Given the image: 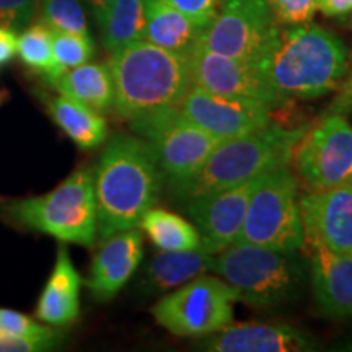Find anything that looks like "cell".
Returning <instances> with one entry per match:
<instances>
[{
  "label": "cell",
  "mask_w": 352,
  "mask_h": 352,
  "mask_svg": "<svg viewBox=\"0 0 352 352\" xmlns=\"http://www.w3.org/2000/svg\"><path fill=\"white\" fill-rule=\"evenodd\" d=\"M236 292L226 280L197 276L152 307L162 328L179 338H206L233 323Z\"/></svg>",
  "instance_id": "obj_8"
},
{
  "label": "cell",
  "mask_w": 352,
  "mask_h": 352,
  "mask_svg": "<svg viewBox=\"0 0 352 352\" xmlns=\"http://www.w3.org/2000/svg\"><path fill=\"white\" fill-rule=\"evenodd\" d=\"M303 241H316L336 253L352 254V184L302 196Z\"/></svg>",
  "instance_id": "obj_15"
},
{
  "label": "cell",
  "mask_w": 352,
  "mask_h": 352,
  "mask_svg": "<svg viewBox=\"0 0 352 352\" xmlns=\"http://www.w3.org/2000/svg\"><path fill=\"white\" fill-rule=\"evenodd\" d=\"M329 113L349 114L352 113V52L347 56V67L342 80L338 87V95L334 96Z\"/></svg>",
  "instance_id": "obj_34"
},
{
  "label": "cell",
  "mask_w": 352,
  "mask_h": 352,
  "mask_svg": "<svg viewBox=\"0 0 352 352\" xmlns=\"http://www.w3.org/2000/svg\"><path fill=\"white\" fill-rule=\"evenodd\" d=\"M277 28L267 0H222L197 43L217 54L258 64Z\"/></svg>",
  "instance_id": "obj_11"
},
{
  "label": "cell",
  "mask_w": 352,
  "mask_h": 352,
  "mask_svg": "<svg viewBox=\"0 0 352 352\" xmlns=\"http://www.w3.org/2000/svg\"><path fill=\"white\" fill-rule=\"evenodd\" d=\"M308 127L307 124L284 127L271 122L252 134L222 140L196 173L182 183L170 184L171 195L183 202L289 166Z\"/></svg>",
  "instance_id": "obj_4"
},
{
  "label": "cell",
  "mask_w": 352,
  "mask_h": 352,
  "mask_svg": "<svg viewBox=\"0 0 352 352\" xmlns=\"http://www.w3.org/2000/svg\"><path fill=\"white\" fill-rule=\"evenodd\" d=\"M50 113L56 124L83 151L100 147L108 138V126L103 116L69 96L59 95L52 98Z\"/></svg>",
  "instance_id": "obj_23"
},
{
  "label": "cell",
  "mask_w": 352,
  "mask_h": 352,
  "mask_svg": "<svg viewBox=\"0 0 352 352\" xmlns=\"http://www.w3.org/2000/svg\"><path fill=\"white\" fill-rule=\"evenodd\" d=\"M202 33L201 26L171 7L166 0L145 2L144 39L164 50L188 56Z\"/></svg>",
  "instance_id": "obj_21"
},
{
  "label": "cell",
  "mask_w": 352,
  "mask_h": 352,
  "mask_svg": "<svg viewBox=\"0 0 352 352\" xmlns=\"http://www.w3.org/2000/svg\"><path fill=\"white\" fill-rule=\"evenodd\" d=\"M179 109L195 124L219 140L236 139L271 124V107L256 101L230 98L192 87L184 95Z\"/></svg>",
  "instance_id": "obj_14"
},
{
  "label": "cell",
  "mask_w": 352,
  "mask_h": 352,
  "mask_svg": "<svg viewBox=\"0 0 352 352\" xmlns=\"http://www.w3.org/2000/svg\"><path fill=\"white\" fill-rule=\"evenodd\" d=\"M145 2L147 0H114L101 25L104 47L109 52L144 39Z\"/></svg>",
  "instance_id": "obj_25"
},
{
  "label": "cell",
  "mask_w": 352,
  "mask_h": 352,
  "mask_svg": "<svg viewBox=\"0 0 352 352\" xmlns=\"http://www.w3.org/2000/svg\"><path fill=\"white\" fill-rule=\"evenodd\" d=\"M214 254L202 248L188 252H162L151 259L139 280L145 296H158L182 287L214 266Z\"/></svg>",
  "instance_id": "obj_20"
},
{
  "label": "cell",
  "mask_w": 352,
  "mask_h": 352,
  "mask_svg": "<svg viewBox=\"0 0 352 352\" xmlns=\"http://www.w3.org/2000/svg\"><path fill=\"white\" fill-rule=\"evenodd\" d=\"M212 352H302L315 351L310 334L289 324L232 323L199 342Z\"/></svg>",
  "instance_id": "obj_17"
},
{
  "label": "cell",
  "mask_w": 352,
  "mask_h": 352,
  "mask_svg": "<svg viewBox=\"0 0 352 352\" xmlns=\"http://www.w3.org/2000/svg\"><path fill=\"white\" fill-rule=\"evenodd\" d=\"M298 183L289 166L263 175L246 209L239 241L280 252H300L303 226Z\"/></svg>",
  "instance_id": "obj_7"
},
{
  "label": "cell",
  "mask_w": 352,
  "mask_h": 352,
  "mask_svg": "<svg viewBox=\"0 0 352 352\" xmlns=\"http://www.w3.org/2000/svg\"><path fill=\"white\" fill-rule=\"evenodd\" d=\"M171 7L186 15L202 30L217 15L222 0H166Z\"/></svg>",
  "instance_id": "obj_32"
},
{
  "label": "cell",
  "mask_w": 352,
  "mask_h": 352,
  "mask_svg": "<svg viewBox=\"0 0 352 352\" xmlns=\"http://www.w3.org/2000/svg\"><path fill=\"white\" fill-rule=\"evenodd\" d=\"M129 122L132 131L151 144L170 184L182 183L196 173L222 142L195 124L179 107L157 109Z\"/></svg>",
  "instance_id": "obj_9"
},
{
  "label": "cell",
  "mask_w": 352,
  "mask_h": 352,
  "mask_svg": "<svg viewBox=\"0 0 352 352\" xmlns=\"http://www.w3.org/2000/svg\"><path fill=\"white\" fill-rule=\"evenodd\" d=\"M16 52L28 67L44 74L51 83L63 74L57 67L52 51V32L44 23L25 28L23 34L19 38Z\"/></svg>",
  "instance_id": "obj_26"
},
{
  "label": "cell",
  "mask_w": 352,
  "mask_h": 352,
  "mask_svg": "<svg viewBox=\"0 0 352 352\" xmlns=\"http://www.w3.org/2000/svg\"><path fill=\"white\" fill-rule=\"evenodd\" d=\"M57 333L47 336H19L0 333V352H33L46 351L56 344Z\"/></svg>",
  "instance_id": "obj_33"
},
{
  "label": "cell",
  "mask_w": 352,
  "mask_h": 352,
  "mask_svg": "<svg viewBox=\"0 0 352 352\" xmlns=\"http://www.w3.org/2000/svg\"><path fill=\"white\" fill-rule=\"evenodd\" d=\"M277 23L302 25L314 19L316 0H267Z\"/></svg>",
  "instance_id": "obj_29"
},
{
  "label": "cell",
  "mask_w": 352,
  "mask_h": 352,
  "mask_svg": "<svg viewBox=\"0 0 352 352\" xmlns=\"http://www.w3.org/2000/svg\"><path fill=\"white\" fill-rule=\"evenodd\" d=\"M212 271L232 285L240 302L276 308L300 296L308 266L298 252L236 241L214 258Z\"/></svg>",
  "instance_id": "obj_5"
},
{
  "label": "cell",
  "mask_w": 352,
  "mask_h": 352,
  "mask_svg": "<svg viewBox=\"0 0 352 352\" xmlns=\"http://www.w3.org/2000/svg\"><path fill=\"white\" fill-rule=\"evenodd\" d=\"M36 0H0V26L19 33L33 19Z\"/></svg>",
  "instance_id": "obj_30"
},
{
  "label": "cell",
  "mask_w": 352,
  "mask_h": 352,
  "mask_svg": "<svg viewBox=\"0 0 352 352\" xmlns=\"http://www.w3.org/2000/svg\"><path fill=\"white\" fill-rule=\"evenodd\" d=\"M41 19L51 32L90 34L82 0H41Z\"/></svg>",
  "instance_id": "obj_27"
},
{
  "label": "cell",
  "mask_w": 352,
  "mask_h": 352,
  "mask_svg": "<svg viewBox=\"0 0 352 352\" xmlns=\"http://www.w3.org/2000/svg\"><path fill=\"white\" fill-rule=\"evenodd\" d=\"M191 85L230 98H240L277 108L285 101L263 77L258 64L208 51L199 43L188 54Z\"/></svg>",
  "instance_id": "obj_12"
},
{
  "label": "cell",
  "mask_w": 352,
  "mask_h": 352,
  "mask_svg": "<svg viewBox=\"0 0 352 352\" xmlns=\"http://www.w3.org/2000/svg\"><path fill=\"white\" fill-rule=\"evenodd\" d=\"M85 2L88 8H90V12L94 13L96 23H98L101 28V25L104 23V20H107L108 12L114 3V0H85Z\"/></svg>",
  "instance_id": "obj_37"
},
{
  "label": "cell",
  "mask_w": 352,
  "mask_h": 352,
  "mask_svg": "<svg viewBox=\"0 0 352 352\" xmlns=\"http://www.w3.org/2000/svg\"><path fill=\"white\" fill-rule=\"evenodd\" d=\"M82 277L74 266L69 252L59 248L50 280L39 297L38 318L52 327L74 323L80 314Z\"/></svg>",
  "instance_id": "obj_19"
},
{
  "label": "cell",
  "mask_w": 352,
  "mask_h": 352,
  "mask_svg": "<svg viewBox=\"0 0 352 352\" xmlns=\"http://www.w3.org/2000/svg\"><path fill=\"white\" fill-rule=\"evenodd\" d=\"M261 176L183 201L186 202L184 208L188 215L199 232L201 248L204 252L215 256L239 241L250 197Z\"/></svg>",
  "instance_id": "obj_13"
},
{
  "label": "cell",
  "mask_w": 352,
  "mask_h": 352,
  "mask_svg": "<svg viewBox=\"0 0 352 352\" xmlns=\"http://www.w3.org/2000/svg\"><path fill=\"white\" fill-rule=\"evenodd\" d=\"M258 67L284 101L318 98L340 87L347 50L336 34L311 21L285 25L277 28Z\"/></svg>",
  "instance_id": "obj_2"
},
{
  "label": "cell",
  "mask_w": 352,
  "mask_h": 352,
  "mask_svg": "<svg viewBox=\"0 0 352 352\" xmlns=\"http://www.w3.org/2000/svg\"><path fill=\"white\" fill-rule=\"evenodd\" d=\"M114 109L127 121L178 107L191 88L188 56L139 39L111 52Z\"/></svg>",
  "instance_id": "obj_3"
},
{
  "label": "cell",
  "mask_w": 352,
  "mask_h": 352,
  "mask_svg": "<svg viewBox=\"0 0 352 352\" xmlns=\"http://www.w3.org/2000/svg\"><path fill=\"white\" fill-rule=\"evenodd\" d=\"M292 160L310 191L351 186L352 126L344 114L329 113L308 127Z\"/></svg>",
  "instance_id": "obj_10"
},
{
  "label": "cell",
  "mask_w": 352,
  "mask_h": 352,
  "mask_svg": "<svg viewBox=\"0 0 352 352\" xmlns=\"http://www.w3.org/2000/svg\"><path fill=\"white\" fill-rule=\"evenodd\" d=\"M139 227L162 252H188L201 248V236L195 223L170 210L151 208L142 215Z\"/></svg>",
  "instance_id": "obj_24"
},
{
  "label": "cell",
  "mask_w": 352,
  "mask_h": 352,
  "mask_svg": "<svg viewBox=\"0 0 352 352\" xmlns=\"http://www.w3.org/2000/svg\"><path fill=\"white\" fill-rule=\"evenodd\" d=\"M52 51L60 72L87 64L94 56V41L90 34L52 32Z\"/></svg>",
  "instance_id": "obj_28"
},
{
  "label": "cell",
  "mask_w": 352,
  "mask_h": 352,
  "mask_svg": "<svg viewBox=\"0 0 352 352\" xmlns=\"http://www.w3.org/2000/svg\"><path fill=\"white\" fill-rule=\"evenodd\" d=\"M316 10L333 19L347 16L352 13V0H316Z\"/></svg>",
  "instance_id": "obj_35"
},
{
  "label": "cell",
  "mask_w": 352,
  "mask_h": 352,
  "mask_svg": "<svg viewBox=\"0 0 352 352\" xmlns=\"http://www.w3.org/2000/svg\"><path fill=\"white\" fill-rule=\"evenodd\" d=\"M164 178L147 140L129 134L109 139L94 171L100 239L139 227L157 202Z\"/></svg>",
  "instance_id": "obj_1"
},
{
  "label": "cell",
  "mask_w": 352,
  "mask_h": 352,
  "mask_svg": "<svg viewBox=\"0 0 352 352\" xmlns=\"http://www.w3.org/2000/svg\"><path fill=\"white\" fill-rule=\"evenodd\" d=\"M144 256L142 232L135 228L108 236L91 263L88 287L98 300H111L138 271Z\"/></svg>",
  "instance_id": "obj_18"
},
{
  "label": "cell",
  "mask_w": 352,
  "mask_h": 352,
  "mask_svg": "<svg viewBox=\"0 0 352 352\" xmlns=\"http://www.w3.org/2000/svg\"><path fill=\"white\" fill-rule=\"evenodd\" d=\"M16 46H19V36L12 30L2 28L0 26V65L7 64L16 54Z\"/></svg>",
  "instance_id": "obj_36"
},
{
  "label": "cell",
  "mask_w": 352,
  "mask_h": 352,
  "mask_svg": "<svg viewBox=\"0 0 352 352\" xmlns=\"http://www.w3.org/2000/svg\"><path fill=\"white\" fill-rule=\"evenodd\" d=\"M0 333L19 334V336H47L54 334V329L43 327L19 311L0 308Z\"/></svg>",
  "instance_id": "obj_31"
},
{
  "label": "cell",
  "mask_w": 352,
  "mask_h": 352,
  "mask_svg": "<svg viewBox=\"0 0 352 352\" xmlns=\"http://www.w3.org/2000/svg\"><path fill=\"white\" fill-rule=\"evenodd\" d=\"M52 85L60 95L69 96L100 114L114 108V82L109 65L82 64L60 74Z\"/></svg>",
  "instance_id": "obj_22"
},
{
  "label": "cell",
  "mask_w": 352,
  "mask_h": 352,
  "mask_svg": "<svg viewBox=\"0 0 352 352\" xmlns=\"http://www.w3.org/2000/svg\"><path fill=\"white\" fill-rule=\"evenodd\" d=\"M12 217L65 243L91 246L98 236L94 171L78 168L56 189L15 202Z\"/></svg>",
  "instance_id": "obj_6"
},
{
  "label": "cell",
  "mask_w": 352,
  "mask_h": 352,
  "mask_svg": "<svg viewBox=\"0 0 352 352\" xmlns=\"http://www.w3.org/2000/svg\"><path fill=\"white\" fill-rule=\"evenodd\" d=\"M316 307L329 318L352 316V254L336 253L316 241H303Z\"/></svg>",
  "instance_id": "obj_16"
}]
</instances>
